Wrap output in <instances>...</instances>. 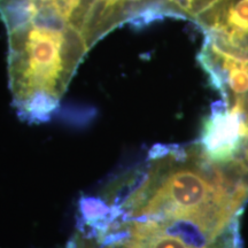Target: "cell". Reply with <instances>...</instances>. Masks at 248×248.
Listing matches in <instances>:
<instances>
[{"label": "cell", "instance_id": "6da1fadb", "mask_svg": "<svg viewBox=\"0 0 248 248\" xmlns=\"http://www.w3.org/2000/svg\"><path fill=\"white\" fill-rule=\"evenodd\" d=\"M113 208L130 219L156 222L207 243L238 239L248 182L207 159L197 142L152 148Z\"/></svg>", "mask_w": 248, "mask_h": 248}, {"label": "cell", "instance_id": "7a4b0ae2", "mask_svg": "<svg viewBox=\"0 0 248 248\" xmlns=\"http://www.w3.org/2000/svg\"><path fill=\"white\" fill-rule=\"evenodd\" d=\"M7 36L15 109L23 120L44 122L58 108L90 48L78 30L48 13L8 30Z\"/></svg>", "mask_w": 248, "mask_h": 248}, {"label": "cell", "instance_id": "3957f363", "mask_svg": "<svg viewBox=\"0 0 248 248\" xmlns=\"http://www.w3.org/2000/svg\"><path fill=\"white\" fill-rule=\"evenodd\" d=\"M164 17L185 20L176 0H95L80 33L91 49L99 40L124 23L142 26Z\"/></svg>", "mask_w": 248, "mask_h": 248}, {"label": "cell", "instance_id": "277c9868", "mask_svg": "<svg viewBox=\"0 0 248 248\" xmlns=\"http://www.w3.org/2000/svg\"><path fill=\"white\" fill-rule=\"evenodd\" d=\"M204 37L248 44V0H218L195 20Z\"/></svg>", "mask_w": 248, "mask_h": 248}, {"label": "cell", "instance_id": "5b68a950", "mask_svg": "<svg viewBox=\"0 0 248 248\" xmlns=\"http://www.w3.org/2000/svg\"><path fill=\"white\" fill-rule=\"evenodd\" d=\"M49 0H0V18L6 30H12L33 20Z\"/></svg>", "mask_w": 248, "mask_h": 248}, {"label": "cell", "instance_id": "8992f818", "mask_svg": "<svg viewBox=\"0 0 248 248\" xmlns=\"http://www.w3.org/2000/svg\"><path fill=\"white\" fill-rule=\"evenodd\" d=\"M95 0H49L42 13L54 15L80 32L90 8Z\"/></svg>", "mask_w": 248, "mask_h": 248}, {"label": "cell", "instance_id": "52a82bcc", "mask_svg": "<svg viewBox=\"0 0 248 248\" xmlns=\"http://www.w3.org/2000/svg\"><path fill=\"white\" fill-rule=\"evenodd\" d=\"M185 15V20L195 22L201 14L204 13L218 0H176Z\"/></svg>", "mask_w": 248, "mask_h": 248}]
</instances>
